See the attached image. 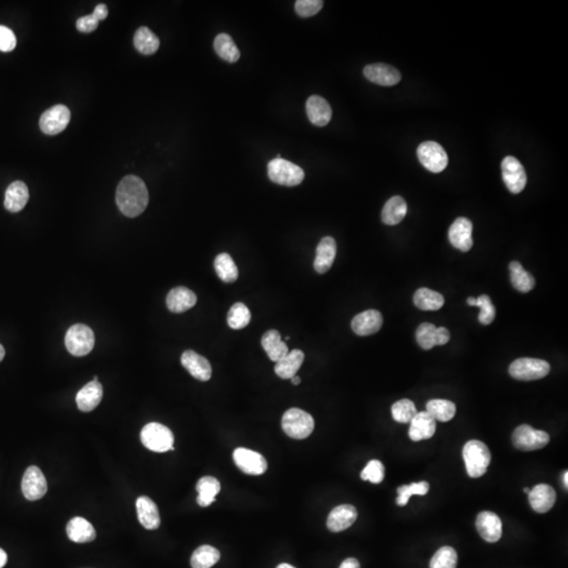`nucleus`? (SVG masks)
<instances>
[{
	"mask_svg": "<svg viewBox=\"0 0 568 568\" xmlns=\"http://www.w3.org/2000/svg\"><path fill=\"white\" fill-rule=\"evenodd\" d=\"M463 459L470 478H480L486 472L491 464V455L489 447L479 440H470L464 445Z\"/></svg>",
	"mask_w": 568,
	"mask_h": 568,
	"instance_id": "obj_2",
	"label": "nucleus"
},
{
	"mask_svg": "<svg viewBox=\"0 0 568 568\" xmlns=\"http://www.w3.org/2000/svg\"><path fill=\"white\" fill-rule=\"evenodd\" d=\"M408 213V205L401 196H394L387 201L381 213L383 224L387 226L399 224Z\"/></svg>",
	"mask_w": 568,
	"mask_h": 568,
	"instance_id": "obj_30",
	"label": "nucleus"
},
{
	"mask_svg": "<svg viewBox=\"0 0 568 568\" xmlns=\"http://www.w3.org/2000/svg\"><path fill=\"white\" fill-rule=\"evenodd\" d=\"M457 562V552L451 546H443L432 557L430 568H456Z\"/></svg>",
	"mask_w": 568,
	"mask_h": 568,
	"instance_id": "obj_41",
	"label": "nucleus"
},
{
	"mask_svg": "<svg viewBox=\"0 0 568 568\" xmlns=\"http://www.w3.org/2000/svg\"><path fill=\"white\" fill-rule=\"evenodd\" d=\"M262 345L272 361L278 362L288 354V347L276 330H268L262 339Z\"/></svg>",
	"mask_w": 568,
	"mask_h": 568,
	"instance_id": "obj_31",
	"label": "nucleus"
},
{
	"mask_svg": "<svg viewBox=\"0 0 568 568\" xmlns=\"http://www.w3.org/2000/svg\"><path fill=\"white\" fill-rule=\"evenodd\" d=\"M71 120L69 108L63 105H54L46 110L39 120V127L46 135H57L65 130Z\"/></svg>",
	"mask_w": 568,
	"mask_h": 568,
	"instance_id": "obj_11",
	"label": "nucleus"
},
{
	"mask_svg": "<svg viewBox=\"0 0 568 568\" xmlns=\"http://www.w3.org/2000/svg\"><path fill=\"white\" fill-rule=\"evenodd\" d=\"M315 428V421L309 413L300 408H290L283 417V430L288 437L297 440L307 438Z\"/></svg>",
	"mask_w": 568,
	"mask_h": 568,
	"instance_id": "obj_5",
	"label": "nucleus"
},
{
	"mask_svg": "<svg viewBox=\"0 0 568 568\" xmlns=\"http://www.w3.org/2000/svg\"><path fill=\"white\" fill-rule=\"evenodd\" d=\"M366 79L373 84L382 86H393L399 84L401 80V74L392 65L385 63H373L366 65L363 70Z\"/></svg>",
	"mask_w": 568,
	"mask_h": 568,
	"instance_id": "obj_14",
	"label": "nucleus"
},
{
	"mask_svg": "<svg viewBox=\"0 0 568 568\" xmlns=\"http://www.w3.org/2000/svg\"><path fill=\"white\" fill-rule=\"evenodd\" d=\"M94 333L84 324L72 325L65 335V347L70 354L76 357L88 355L94 349Z\"/></svg>",
	"mask_w": 568,
	"mask_h": 568,
	"instance_id": "obj_7",
	"label": "nucleus"
},
{
	"mask_svg": "<svg viewBox=\"0 0 568 568\" xmlns=\"http://www.w3.org/2000/svg\"><path fill=\"white\" fill-rule=\"evenodd\" d=\"M251 311L245 303H235L228 315V323L233 330H241L251 322Z\"/></svg>",
	"mask_w": 568,
	"mask_h": 568,
	"instance_id": "obj_40",
	"label": "nucleus"
},
{
	"mask_svg": "<svg viewBox=\"0 0 568 568\" xmlns=\"http://www.w3.org/2000/svg\"><path fill=\"white\" fill-rule=\"evenodd\" d=\"M116 203L127 217L135 218L141 215L148 205L146 183L137 176H126L118 186Z\"/></svg>",
	"mask_w": 568,
	"mask_h": 568,
	"instance_id": "obj_1",
	"label": "nucleus"
},
{
	"mask_svg": "<svg viewBox=\"0 0 568 568\" xmlns=\"http://www.w3.org/2000/svg\"><path fill=\"white\" fill-rule=\"evenodd\" d=\"M417 408L414 402L408 399H402L392 406V415L394 420L399 423H408L417 415Z\"/></svg>",
	"mask_w": 568,
	"mask_h": 568,
	"instance_id": "obj_42",
	"label": "nucleus"
},
{
	"mask_svg": "<svg viewBox=\"0 0 568 568\" xmlns=\"http://www.w3.org/2000/svg\"><path fill=\"white\" fill-rule=\"evenodd\" d=\"M306 114L311 124L324 127L332 120L333 111L330 103L323 97L314 95L307 99Z\"/></svg>",
	"mask_w": 568,
	"mask_h": 568,
	"instance_id": "obj_22",
	"label": "nucleus"
},
{
	"mask_svg": "<svg viewBox=\"0 0 568 568\" xmlns=\"http://www.w3.org/2000/svg\"><path fill=\"white\" fill-rule=\"evenodd\" d=\"M4 355H6V351H4V347L0 344V362H1L2 359H4Z\"/></svg>",
	"mask_w": 568,
	"mask_h": 568,
	"instance_id": "obj_57",
	"label": "nucleus"
},
{
	"mask_svg": "<svg viewBox=\"0 0 568 568\" xmlns=\"http://www.w3.org/2000/svg\"><path fill=\"white\" fill-rule=\"evenodd\" d=\"M181 364L183 368L197 380L209 381L212 377V366L209 360L196 351H184L181 356Z\"/></svg>",
	"mask_w": 568,
	"mask_h": 568,
	"instance_id": "obj_19",
	"label": "nucleus"
},
{
	"mask_svg": "<svg viewBox=\"0 0 568 568\" xmlns=\"http://www.w3.org/2000/svg\"><path fill=\"white\" fill-rule=\"evenodd\" d=\"M531 508L539 514H546L554 508L557 493L554 487L548 484L536 485L529 493Z\"/></svg>",
	"mask_w": 568,
	"mask_h": 568,
	"instance_id": "obj_20",
	"label": "nucleus"
},
{
	"mask_svg": "<svg viewBox=\"0 0 568 568\" xmlns=\"http://www.w3.org/2000/svg\"><path fill=\"white\" fill-rule=\"evenodd\" d=\"M92 14L93 16L97 19V20L101 21L107 18L108 14H109V11H108V8L105 4H98L96 8H95L94 12H93Z\"/></svg>",
	"mask_w": 568,
	"mask_h": 568,
	"instance_id": "obj_50",
	"label": "nucleus"
},
{
	"mask_svg": "<svg viewBox=\"0 0 568 568\" xmlns=\"http://www.w3.org/2000/svg\"><path fill=\"white\" fill-rule=\"evenodd\" d=\"M417 156L421 164L432 173H441L448 164V157L442 146L434 141H425L419 146Z\"/></svg>",
	"mask_w": 568,
	"mask_h": 568,
	"instance_id": "obj_9",
	"label": "nucleus"
},
{
	"mask_svg": "<svg viewBox=\"0 0 568 568\" xmlns=\"http://www.w3.org/2000/svg\"><path fill=\"white\" fill-rule=\"evenodd\" d=\"M196 302L195 292L184 286L173 288L167 297V305L172 313H183L195 306Z\"/></svg>",
	"mask_w": 568,
	"mask_h": 568,
	"instance_id": "obj_27",
	"label": "nucleus"
},
{
	"mask_svg": "<svg viewBox=\"0 0 568 568\" xmlns=\"http://www.w3.org/2000/svg\"><path fill=\"white\" fill-rule=\"evenodd\" d=\"M141 442L146 448L155 453L174 451V434L169 427L160 423H148L142 428Z\"/></svg>",
	"mask_w": 568,
	"mask_h": 568,
	"instance_id": "obj_4",
	"label": "nucleus"
},
{
	"mask_svg": "<svg viewBox=\"0 0 568 568\" xmlns=\"http://www.w3.org/2000/svg\"><path fill=\"white\" fill-rule=\"evenodd\" d=\"M467 304L472 305V306H476V298L470 297V298L467 299Z\"/></svg>",
	"mask_w": 568,
	"mask_h": 568,
	"instance_id": "obj_55",
	"label": "nucleus"
},
{
	"mask_svg": "<svg viewBox=\"0 0 568 568\" xmlns=\"http://www.w3.org/2000/svg\"><path fill=\"white\" fill-rule=\"evenodd\" d=\"M382 324V314L377 309H368L354 317L351 320V330L358 336H370L379 332Z\"/></svg>",
	"mask_w": 568,
	"mask_h": 568,
	"instance_id": "obj_16",
	"label": "nucleus"
},
{
	"mask_svg": "<svg viewBox=\"0 0 568 568\" xmlns=\"http://www.w3.org/2000/svg\"><path fill=\"white\" fill-rule=\"evenodd\" d=\"M385 476V467L382 462L379 460H372L368 462L361 472V479L364 481H370L374 484H379L382 482Z\"/></svg>",
	"mask_w": 568,
	"mask_h": 568,
	"instance_id": "obj_46",
	"label": "nucleus"
},
{
	"mask_svg": "<svg viewBox=\"0 0 568 568\" xmlns=\"http://www.w3.org/2000/svg\"><path fill=\"white\" fill-rule=\"evenodd\" d=\"M512 443L520 451H538L550 443V434L544 430H535L531 426L522 425L515 430Z\"/></svg>",
	"mask_w": 568,
	"mask_h": 568,
	"instance_id": "obj_8",
	"label": "nucleus"
},
{
	"mask_svg": "<svg viewBox=\"0 0 568 568\" xmlns=\"http://www.w3.org/2000/svg\"><path fill=\"white\" fill-rule=\"evenodd\" d=\"M476 306L480 307V314H479L480 323H482L483 325L493 323L496 318V307L491 302L489 296L482 295L476 298Z\"/></svg>",
	"mask_w": 568,
	"mask_h": 568,
	"instance_id": "obj_45",
	"label": "nucleus"
},
{
	"mask_svg": "<svg viewBox=\"0 0 568 568\" xmlns=\"http://www.w3.org/2000/svg\"><path fill=\"white\" fill-rule=\"evenodd\" d=\"M510 280L516 290L521 292H529L535 288L536 280L531 274L524 270L518 262L510 264Z\"/></svg>",
	"mask_w": 568,
	"mask_h": 568,
	"instance_id": "obj_37",
	"label": "nucleus"
},
{
	"mask_svg": "<svg viewBox=\"0 0 568 568\" xmlns=\"http://www.w3.org/2000/svg\"><path fill=\"white\" fill-rule=\"evenodd\" d=\"M23 496L30 501L41 499L48 491L46 477L37 466H30L23 475L21 483Z\"/></svg>",
	"mask_w": 568,
	"mask_h": 568,
	"instance_id": "obj_13",
	"label": "nucleus"
},
{
	"mask_svg": "<svg viewBox=\"0 0 568 568\" xmlns=\"http://www.w3.org/2000/svg\"><path fill=\"white\" fill-rule=\"evenodd\" d=\"M476 527L479 535L489 543H495L501 539L502 521L495 512H480L477 517Z\"/></svg>",
	"mask_w": 568,
	"mask_h": 568,
	"instance_id": "obj_17",
	"label": "nucleus"
},
{
	"mask_svg": "<svg viewBox=\"0 0 568 568\" xmlns=\"http://www.w3.org/2000/svg\"><path fill=\"white\" fill-rule=\"evenodd\" d=\"M438 328L432 323H422L417 328L416 339L418 344L423 349H432L438 345Z\"/></svg>",
	"mask_w": 568,
	"mask_h": 568,
	"instance_id": "obj_43",
	"label": "nucleus"
},
{
	"mask_svg": "<svg viewBox=\"0 0 568 568\" xmlns=\"http://www.w3.org/2000/svg\"><path fill=\"white\" fill-rule=\"evenodd\" d=\"M137 516L144 529L154 531L160 527V515L155 502L146 496L139 497L136 501Z\"/></svg>",
	"mask_w": 568,
	"mask_h": 568,
	"instance_id": "obj_24",
	"label": "nucleus"
},
{
	"mask_svg": "<svg viewBox=\"0 0 568 568\" xmlns=\"http://www.w3.org/2000/svg\"><path fill=\"white\" fill-rule=\"evenodd\" d=\"M339 568H360V563L357 559L349 558L343 561Z\"/></svg>",
	"mask_w": 568,
	"mask_h": 568,
	"instance_id": "obj_52",
	"label": "nucleus"
},
{
	"mask_svg": "<svg viewBox=\"0 0 568 568\" xmlns=\"http://www.w3.org/2000/svg\"><path fill=\"white\" fill-rule=\"evenodd\" d=\"M214 49L218 56L228 63H234L240 58V51L228 34H219L214 41Z\"/></svg>",
	"mask_w": 568,
	"mask_h": 568,
	"instance_id": "obj_33",
	"label": "nucleus"
},
{
	"mask_svg": "<svg viewBox=\"0 0 568 568\" xmlns=\"http://www.w3.org/2000/svg\"><path fill=\"white\" fill-rule=\"evenodd\" d=\"M437 421L427 412L417 413L411 421L408 436L415 442L430 439L436 432Z\"/></svg>",
	"mask_w": 568,
	"mask_h": 568,
	"instance_id": "obj_25",
	"label": "nucleus"
},
{
	"mask_svg": "<svg viewBox=\"0 0 568 568\" xmlns=\"http://www.w3.org/2000/svg\"><path fill=\"white\" fill-rule=\"evenodd\" d=\"M508 372L517 380H539L550 374V366L548 361L542 359L519 358L510 364Z\"/></svg>",
	"mask_w": 568,
	"mask_h": 568,
	"instance_id": "obj_6",
	"label": "nucleus"
},
{
	"mask_svg": "<svg viewBox=\"0 0 568 568\" xmlns=\"http://www.w3.org/2000/svg\"><path fill=\"white\" fill-rule=\"evenodd\" d=\"M437 334H438V345L446 344L451 339V333L446 328H438Z\"/></svg>",
	"mask_w": 568,
	"mask_h": 568,
	"instance_id": "obj_51",
	"label": "nucleus"
},
{
	"mask_svg": "<svg viewBox=\"0 0 568 568\" xmlns=\"http://www.w3.org/2000/svg\"><path fill=\"white\" fill-rule=\"evenodd\" d=\"M221 489L219 481L214 477H203L197 483V491H198V497H197V503L201 508H207L215 501L216 496L219 493Z\"/></svg>",
	"mask_w": 568,
	"mask_h": 568,
	"instance_id": "obj_32",
	"label": "nucleus"
},
{
	"mask_svg": "<svg viewBox=\"0 0 568 568\" xmlns=\"http://www.w3.org/2000/svg\"><path fill=\"white\" fill-rule=\"evenodd\" d=\"M455 404L449 400L434 399L426 404V412L436 421L448 422L456 415Z\"/></svg>",
	"mask_w": 568,
	"mask_h": 568,
	"instance_id": "obj_36",
	"label": "nucleus"
},
{
	"mask_svg": "<svg viewBox=\"0 0 568 568\" xmlns=\"http://www.w3.org/2000/svg\"><path fill=\"white\" fill-rule=\"evenodd\" d=\"M216 273L224 283H233L238 279V268L228 254L222 253L216 257L214 262Z\"/></svg>",
	"mask_w": 568,
	"mask_h": 568,
	"instance_id": "obj_38",
	"label": "nucleus"
},
{
	"mask_svg": "<svg viewBox=\"0 0 568 568\" xmlns=\"http://www.w3.org/2000/svg\"><path fill=\"white\" fill-rule=\"evenodd\" d=\"M98 22L99 21L93 16V14L86 15V16L78 19L76 27H77L78 31L82 32V33H91L97 29Z\"/></svg>",
	"mask_w": 568,
	"mask_h": 568,
	"instance_id": "obj_49",
	"label": "nucleus"
},
{
	"mask_svg": "<svg viewBox=\"0 0 568 568\" xmlns=\"http://www.w3.org/2000/svg\"><path fill=\"white\" fill-rule=\"evenodd\" d=\"M563 483H564L565 489L568 487V472H565L563 475Z\"/></svg>",
	"mask_w": 568,
	"mask_h": 568,
	"instance_id": "obj_56",
	"label": "nucleus"
},
{
	"mask_svg": "<svg viewBox=\"0 0 568 568\" xmlns=\"http://www.w3.org/2000/svg\"><path fill=\"white\" fill-rule=\"evenodd\" d=\"M134 46L141 54L152 55L158 51L160 40L148 27H142L135 33Z\"/></svg>",
	"mask_w": 568,
	"mask_h": 568,
	"instance_id": "obj_35",
	"label": "nucleus"
},
{
	"mask_svg": "<svg viewBox=\"0 0 568 568\" xmlns=\"http://www.w3.org/2000/svg\"><path fill=\"white\" fill-rule=\"evenodd\" d=\"M448 239L451 245L461 252H468L472 247V224L465 217L455 220L448 231Z\"/></svg>",
	"mask_w": 568,
	"mask_h": 568,
	"instance_id": "obj_15",
	"label": "nucleus"
},
{
	"mask_svg": "<svg viewBox=\"0 0 568 568\" xmlns=\"http://www.w3.org/2000/svg\"><path fill=\"white\" fill-rule=\"evenodd\" d=\"M103 396V385L98 381L93 380L84 385L76 396L78 408L82 412L89 413L99 406Z\"/></svg>",
	"mask_w": 568,
	"mask_h": 568,
	"instance_id": "obj_23",
	"label": "nucleus"
},
{
	"mask_svg": "<svg viewBox=\"0 0 568 568\" xmlns=\"http://www.w3.org/2000/svg\"><path fill=\"white\" fill-rule=\"evenodd\" d=\"M16 36L13 33L12 30L8 27L0 25V51L2 52H11L16 46Z\"/></svg>",
	"mask_w": 568,
	"mask_h": 568,
	"instance_id": "obj_48",
	"label": "nucleus"
},
{
	"mask_svg": "<svg viewBox=\"0 0 568 568\" xmlns=\"http://www.w3.org/2000/svg\"><path fill=\"white\" fill-rule=\"evenodd\" d=\"M290 380H292V385H300V382H301V379H300V377H298V376H294V377H292V379H290Z\"/></svg>",
	"mask_w": 568,
	"mask_h": 568,
	"instance_id": "obj_54",
	"label": "nucleus"
},
{
	"mask_svg": "<svg viewBox=\"0 0 568 568\" xmlns=\"http://www.w3.org/2000/svg\"><path fill=\"white\" fill-rule=\"evenodd\" d=\"M502 177L504 183L512 194H519L527 186V175L524 167L518 159L508 156L503 159L501 164Z\"/></svg>",
	"mask_w": 568,
	"mask_h": 568,
	"instance_id": "obj_10",
	"label": "nucleus"
},
{
	"mask_svg": "<svg viewBox=\"0 0 568 568\" xmlns=\"http://www.w3.org/2000/svg\"><path fill=\"white\" fill-rule=\"evenodd\" d=\"M524 491L527 493H529V491H531V489H529V487H525Z\"/></svg>",
	"mask_w": 568,
	"mask_h": 568,
	"instance_id": "obj_59",
	"label": "nucleus"
},
{
	"mask_svg": "<svg viewBox=\"0 0 568 568\" xmlns=\"http://www.w3.org/2000/svg\"><path fill=\"white\" fill-rule=\"evenodd\" d=\"M67 537L76 543H88L96 538L94 527L86 519L76 517L67 525Z\"/></svg>",
	"mask_w": 568,
	"mask_h": 568,
	"instance_id": "obj_28",
	"label": "nucleus"
},
{
	"mask_svg": "<svg viewBox=\"0 0 568 568\" xmlns=\"http://www.w3.org/2000/svg\"><path fill=\"white\" fill-rule=\"evenodd\" d=\"M358 512L355 506L342 504L337 506L328 515V529L333 533H340L351 527L357 520Z\"/></svg>",
	"mask_w": 568,
	"mask_h": 568,
	"instance_id": "obj_18",
	"label": "nucleus"
},
{
	"mask_svg": "<svg viewBox=\"0 0 568 568\" xmlns=\"http://www.w3.org/2000/svg\"><path fill=\"white\" fill-rule=\"evenodd\" d=\"M233 458L239 470L245 474L259 476V475L264 474L268 470V462H266V458L262 453H256L251 449L239 447V448L235 449Z\"/></svg>",
	"mask_w": 568,
	"mask_h": 568,
	"instance_id": "obj_12",
	"label": "nucleus"
},
{
	"mask_svg": "<svg viewBox=\"0 0 568 568\" xmlns=\"http://www.w3.org/2000/svg\"><path fill=\"white\" fill-rule=\"evenodd\" d=\"M303 361H304L303 351L300 349H292V351H288L285 357L276 362L275 373L281 379H292L300 370Z\"/></svg>",
	"mask_w": 568,
	"mask_h": 568,
	"instance_id": "obj_29",
	"label": "nucleus"
},
{
	"mask_svg": "<svg viewBox=\"0 0 568 568\" xmlns=\"http://www.w3.org/2000/svg\"><path fill=\"white\" fill-rule=\"evenodd\" d=\"M6 561H8V556H6V553L4 552V550L0 548V568L4 567L6 564Z\"/></svg>",
	"mask_w": 568,
	"mask_h": 568,
	"instance_id": "obj_53",
	"label": "nucleus"
},
{
	"mask_svg": "<svg viewBox=\"0 0 568 568\" xmlns=\"http://www.w3.org/2000/svg\"><path fill=\"white\" fill-rule=\"evenodd\" d=\"M268 175L274 183L285 186H296L304 179V171L298 165L280 155L270 161L268 164Z\"/></svg>",
	"mask_w": 568,
	"mask_h": 568,
	"instance_id": "obj_3",
	"label": "nucleus"
},
{
	"mask_svg": "<svg viewBox=\"0 0 568 568\" xmlns=\"http://www.w3.org/2000/svg\"><path fill=\"white\" fill-rule=\"evenodd\" d=\"M414 303L422 311H438L444 304V297L430 288H419L415 292Z\"/></svg>",
	"mask_w": 568,
	"mask_h": 568,
	"instance_id": "obj_34",
	"label": "nucleus"
},
{
	"mask_svg": "<svg viewBox=\"0 0 568 568\" xmlns=\"http://www.w3.org/2000/svg\"><path fill=\"white\" fill-rule=\"evenodd\" d=\"M277 568H296V567H292V565L288 564V563H283V564L278 565Z\"/></svg>",
	"mask_w": 568,
	"mask_h": 568,
	"instance_id": "obj_58",
	"label": "nucleus"
},
{
	"mask_svg": "<svg viewBox=\"0 0 568 568\" xmlns=\"http://www.w3.org/2000/svg\"><path fill=\"white\" fill-rule=\"evenodd\" d=\"M430 491V484L426 481L412 483L410 485H402L398 489L397 504L399 506H406L412 496H425Z\"/></svg>",
	"mask_w": 568,
	"mask_h": 568,
	"instance_id": "obj_44",
	"label": "nucleus"
},
{
	"mask_svg": "<svg viewBox=\"0 0 568 568\" xmlns=\"http://www.w3.org/2000/svg\"><path fill=\"white\" fill-rule=\"evenodd\" d=\"M323 6L321 0H298L295 4V10L301 17H311L317 14Z\"/></svg>",
	"mask_w": 568,
	"mask_h": 568,
	"instance_id": "obj_47",
	"label": "nucleus"
},
{
	"mask_svg": "<svg viewBox=\"0 0 568 568\" xmlns=\"http://www.w3.org/2000/svg\"><path fill=\"white\" fill-rule=\"evenodd\" d=\"M29 188L22 181H15L6 188L4 207L11 213H18L25 209L29 201Z\"/></svg>",
	"mask_w": 568,
	"mask_h": 568,
	"instance_id": "obj_26",
	"label": "nucleus"
},
{
	"mask_svg": "<svg viewBox=\"0 0 568 568\" xmlns=\"http://www.w3.org/2000/svg\"><path fill=\"white\" fill-rule=\"evenodd\" d=\"M220 560V552L211 546H202L195 550L191 558L193 568H211Z\"/></svg>",
	"mask_w": 568,
	"mask_h": 568,
	"instance_id": "obj_39",
	"label": "nucleus"
},
{
	"mask_svg": "<svg viewBox=\"0 0 568 568\" xmlns=\"http://www.w3.org/2000/svg\"><path fill=\"white\" fill-rule=\"evenodd\" d=\"M337 254L336 241L333 237H324L321 239L317 250L316 258L314 262V269L318 274H325L330 270Z\"/></svg>",
	"mask_w": 568,
	"mask_h": 568,
	"instance_id": "obj_21",
	"label": "nucleus"
}]
</instances>
